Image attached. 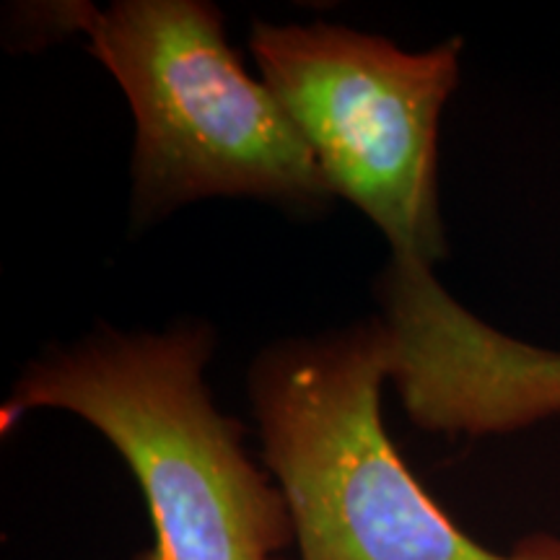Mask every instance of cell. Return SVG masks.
I'll list each match as a JSON object with an SVG mask.
<instances>
[{"instance_id":"1","label":"cell","mask_w":560,"mask_h":560,"mask_svg":"<svg viewBox=\"0 0 560 560\" xmlns=\"http://www.w3.org/2000/svg\"><path fill=\"white\" fill-rule=\"evenodd\" d=\"M215 335L100 327L34 359L3 405V431L34 408L68 410L120 452L143 490L151 550L132 560H270L296 540L283 490L249 459L242 423L210 400Z\"/></svg>"},{"instance_id":"2","label":"cell","mask_w":560,"mask_h":560,"mask_svg":"<svg viewBox=\"0 0 560 560\" xmlns=\"http://www.w3.org/2000/svg\"><path fill=\"white\" fill-rule=\"evenodd\" d=\"M380 317L272 342L249 371L262 457L289 501L301 560H560V535L511 552L475 542L405 465L382 420Z\"/></svg>"},{"instance_id":"3","label":"cell","mask_w":560,"mask_h":560,"mask_svg":"<svg viewBox=\"0 0 560 560\" xmlns=\"http://www.w3.org/2000/svg\"><path fill=\"white\" fill-rule=\"evenodd\" d=\"M62 32L115 75L136 120L132 223L161 221L187 202L255 198L319 213L330 182L276 94L244 70L223 13L202 0L68 3Z\"/></svg>"},{"instance_id":"4","label":"cell","mask_w":560,"mask_h":560,"mask_svg":"<svg viewBox=\"0 0 560 560\" xmlns=\"http://www.w3.org/2000/svg\"><path fill=\"white\" fill-rule=\"evenodd\" d=\"M249 47L332 192L376 223L392 260L433 268L446 255L439 122L459 83L462 42L408 52L376 34L322 21H255Z\"/></svg>"},{"instance_id":"5","label":"cell","mask_w":560,"mask_h":560,"mask_svg":"<svg viewBox=\"0 0 560 560\" xmlns=\"http://www.w3.org/2000/svg\"><path fill=\"white\" fill-rule=\"evenodd\" d=\"M389 380L423 431L506 433L560 416V353L506 338L457 304L423 262L380 280Z\"/></svg>"}]
</instances>
